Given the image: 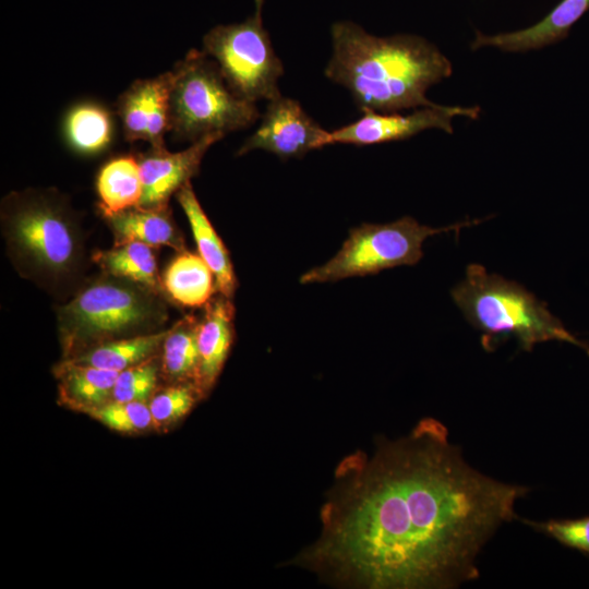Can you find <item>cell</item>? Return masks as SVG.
Returning <instances> with one entry per match:
<instances>
[{"label": "cell", "mask_w": 589, "mask_h": 589, "mask_svg": "<svg viewBox=\"0 0 589 589\" xmlns=\"http://www.w3.org/2000/svg\"><path fill=\"white\" fill-rule=\"evenodd\" d=\"M526 492L471 468L446 428L425 418L340 461L320 538L294 564L358 588H453L478 577L480 550Z\"/></svg>", "instance_id": "obj_1"}, {"label": "cell", "mask_w": 589, "mask_h": 589, "mask_svg": "<svg viewBox=\"0 0 589 589\" xmlns=\"http://www.w3.org/2000/svg\"><path fill=\"white\" fill-rule=\"evenodd\" d=\"M333 53L324 74L348 89L359 110L382 113L434 106L426 91L452 75L450 61L423 37H378L351 21L330 28Z\"/></svg>", "instance_id": "obj_2"}, {"label": "cell", "mask_w": 589, "mask_h": 589, "mask_svg": "<svg viewBox=\"0 0 589 589\" xmlns=\"http://www.w3.org/2000/svg\"><path fill=\"white\" fill-rule=\"evenodd\" d=\"M1 227L12 262L24 277L55 287L77 273L83 259L81 229L58 191L9 193L1 203Z\"/></svg>", "instance_id": "obj_3"}, {"label": "cell", "mask_w": 589, "mask_h": 589, "mask_svg": "<svg viewBox=\"0 0 589 589\" xmlns=\"http://www.w3.org/2000/svg\"><path fill=\"white\" fill-rule=\"evenodd\" d=\"M452 298L466 320L483 333L486 350L513 336L524 350L558 340L578 346L589 356V345L568 332L545 302L518 283L489 274L480 264L467 266L466 277L452 290Z\"/></svg>", "instance_id": "obj_4"}, {"label": "cell", "mask_w": 589, "mask_h": 589, "mask_svg": "<svg viewBox=\"0 0 589 589\" xmlns=\"http://www.w3.org/2000/svg\"><path fill=\"white\" fill-rule=\"evenodd\" d=\"M165 318L159 294L110 275L84 287L58 310L64 349L76 354L123 336L147 334Z\"/></svg>", "instance_id": "obj_5"}, {"label": "cell", "mask_w": 589, "mask_h": 589, "mask_svg": "<svg viewBox=\"0 0 589 589\" xmlns=\"http://www.w3.org/2000/svg\"><path fill=\"white\" fill-rule=\"evenodd\" d=\"M169 132L193 143L206 135L243 130L261 113L236 95L218 65L203 50L191 49L171 70Z\"/></svg>", "instance_id": "obj_6"}, {"label": "cell", "mask_w": 589, "mask_h": 589, "mask_svg": "<svg viewBox=\"0 0 589 589\" xmlns=\"http://www.w3.org/2000/svg\"><path fill=\"white\" fill-rule=\"evenodd\" d=\"M481 220L432 228L405 216L389 224H363L350 230L340 250L325 264L305 272L301 284L337 281L376 274L400 265H414L423 256L422 243L431 236L458 231Z\"/></svg>", "instance_id": "obj_7"}, {"label": "cell", "mask_w": 589, "mask_h": 589, "mask_svg": "<svg viewBox=\"0 0 589 589\" xmlns=\"http://www.w3.org/2000/svg\"><path fill=\"white\" fill-rule=\"evenodd\" d=\"M264 0H255L252 15L240 23L220 24L203 38V51L218 65L231 91L256 103L281 95L284 64L263 24Z\"/></svg>", "instance_id": "obj_8"}, {"label": "cell", "mask_w": 589, "mask_h": 589, "mask_svg": "<svg viewBox=\"0 0 589 589\" xmlns=\"http://www.w3.org/2000/svg\"><path fill=\"white\" fill-rule=\"evenodd\" d=\"M480 107L434 105L413 109L412 112L382 113L371 109L362 110L360 119L330 131L327 144H351L366 146L410 139L418 133L438 129L448 134L454 132L452 120L457 116L478 119Z\"/></svg>", "instance_id": "obj_9"}, {"label": "cell", "mask_w": 589, "mask_h": 589, "mask_svg": "<svg viewBox=\"0 0 589 589\" xmlns=\"http://www.w3.org/2000/svg\"><path fill=\"white\" fill-rule=\"evenodd\" d=\"M328 134L299 101L280 95L268 100L259 128L244 141L237 156L263 149L284 160L300 158L328 145Z\"/></svg>", "instance_id": "obj_10"}, {"label": "cell", "mask_w": 589, "mask_h": 589, "mask_svg": "<svg viewBox=\"0 0 589 589\" xmlns=\"http://www.w3.org/2000/svg\"><path fill=\"white\" fill-rule=\"evenodd\" d=\"M171 80V71L137 80L119 96L117 116L127 141H146L153 148L166 147Z\"/></svg>", "instance_id": "obj_11"}, {"label": "cell", "mask_w": 589, "mask_h": 589, "mask_svg": "<svg viewBox=\"0 0 589 589\" xmlns=\"http://www.w3.org/2000/svg\"><path fill=\"white\" fill-rule=\"evenodd\" d=\"M220 133L206 135L180 152L153 148L140 155L142 197L145 208L169 207V199L199 173L201 163L209 147L221 140Z\"/></svg>", "instance_id": "obj_12"}, {"label": "cell", "mask_w": 589, "mask_h": 589, "mask_svg": "<svg viewBox=\"0 0 589 589\" xmlns=\"http://www.w3.org/2000/svg\"><path fill=\"white\" fill-rule=\"evenodd\" d=\"M589 10V0H562L536 24L514 32L486 35L476 32L471 49L493 47L506 52H525L556 44Z\"/></svg>", "instance_id": "obj_13"}, {"label": "cell", "mask_w": 589, "mask_h": 589, "mask_svg": "<svg viewBox=\"0 0 589 589\" xmlns=\"http://www.w3.org/2000/svg\"><path fill=\"white\" fill-rule=\"evenodd\" d=\"M199 323L200 368L196 386L204 396L216 383L233 341L235 306L231 299L213 297Z\"/></svg>", "instance_id": "obj_14"}, {"label": "cell", "mask_w": 589, "mask_h": 589, "mask_svg": "<svg viewBox=\"0 0 589 589\" xmlns=\"http://www.w3.org/2000/svg\"><path fill=\"white\" fill-rule=\"evenodd\" d=\"M193 232L199 254L212 269L216 290L231 299L237 289V278L227 248L203 211L191 182L176 194Z\"/></svg>", "instance_id": "obj_15"}, {"label": "cell", "mask_w": 589, "mask_h": 589, "mask_svg": "<svg viewBox=\"0 0 589 589\" xmlns=\"http://www.w3.org/2000/svg\"><path fill=\"white\" fill-rule=\"evenodd\" d=\"M65 144L76 154L95 156L107 151L115 139V117L97 100H81L64 113L61 124Z\"/></svg>", "instance_id": "obj_16"}, {"label": "cell", "mask_w": 589, "mask_h": 589, "mask_svg": "<svg viewBox=\"0 0 589 589\" xmlns=\"http://www.w3.org/2000/svg\"><path fill=\"white\" fill-rule=\"evenodd\" d=\"M105 218L113 233L115 245L135 241L152 248L166 245L178 252L185 250L169 207L136 206Z\"/></svg>", "instance_id": "obj_17"}, {"label": "cell", "mask_w": 589, "mask_h": 589, "mask_svg": "<svg viewBox=\"0 0 589 589\" xmlns=\"http://www.w3.org/2000/svg\"><path fill=\"white\" fill-rule=\"evenodd\" d=\"M96 191L104 217L139 206L143 192L139 158L124 154L107 160L98 170Z\"/></svg>", "instance_id": "obj_18"}, {"label": "cell", "mask_w": 589, "mask_h": 589, "mask_svg": "<svg viewBox=\"0 0 589 589\" xmlns=\"http://www.w3.org/2000/svg\"><path fill=\"white\" fill-rule=\"evenodd\" d=\"M161 280L169 297L185 308L205 306L217 291L209 266L199 253L188 250L178 252Z\"/></svg>", "instance_id": "obj_19"}, {"label": "cell", "mask_w": 589, "mask_h": 589, "mask_svg": "<svg viewBox=\"0 0 589 589\" xmlns=\"http://www.w3.org/2000/svg\"><path fill=\"white\" fill-rule=\"evenodd\" d=\"M62 399L76 409L88 411L112 399L119 372L65 361L58 371Z\"/></svg>", "instance_id": "obj_20"}, {"label": "cell", "mask_w": 589, "mask_h": 589, "mask_svg": "<svg viewBox=\"0 0 589 589\" xmlns=\"http://www.w3.org/2000/svg\"><path fill=\"white\" fill-rule=\"evenodd\" d=\"M93 259L107 275L130 280L159 296L165 291L156 256L145 243L116 244L110 250L97 251Z\"/></svg>", "instance_id": "obj_21"}, {"label": "cell", "mask_w": 589, "mask_h": 589, "mask_svg": "<svg viewBox=\"0 0 589 589\" xmlns=\"http://www.w3.org/2000/svg\"><path fill=\"white\" fill-rule=\"evenodd\" d=\"M168 332L169 329L109 340L91 347L69 360L121 372L154 357Z\"/></svg>", "instance_id": "obj_22"}, {"label": "cell", "mask_w": 589, "mask_h": 589, "mask_svg": "<svg viewBox=\"0 0 589 589\" xmlns=\"http://www.w3.org/2000/svg\"><path fill=\"white\" fill-rule=\"evenodd\" d=\"M199 323L200 320L188 315L169 329L164 340L163 372L172 382L196 385L200 368Z\"/></svg>", "instance_id": "obj_23"}, {"label": "cell", "mask_w": 589, "mask_h": 589, "mask_svg": "<svg viewBox=\"0 0 589 589\" xmlns=\"http://www.w3.org/2000/svg\"><path fill=\"white\" fill-rule=\"evenodd\" d=\"M86 412L107 426L124 433L141 432L154 423L149 406L142 401L110 400Z\"/></svg>", "instance_id": "obj_24"}, {"label": "cell", "mask_w": 589, "mask_h": 589, "mask_svg": "<svg viewBox=\"0 0 589 589\" xmlns=\"http://www.w3.org/2000/svg\"><path fill=\"white\" fill-rule=\"evenodd\" d=\"M199 396H203L194 383H177L155 394L148 404L156 425H168L184 417Z\"/></svg>", "instance_id": "obj_25"}, {"label": "cell", "mask_w": 589, "mask_h": 589, "mask_svg": "<svg viewBox=\"0 0 589 589\" xmlns=\"http://www.w3.org/2000/svg\"><path fill=\"white\" fill-rule=\"evenodd\" d=\"M153 358L119 372L111 400L146 402L152 398L158 377V365Z\"/></svg>", "instance_id": "obj_26"}, {"label": "cell", "mask_w": 589, "mask_h": 589, "mask_svg": "<svg viewBox=\"0 0 589 589\" xmlns=\"http://www.w3.org/2000/svg\"><path fill=\"white\" fill-rule=\"evenodd\" d=\"M532 525L562 544L589 554V517Z\"/></svg>", "instance_id": "obj_27"}]
</instances>
